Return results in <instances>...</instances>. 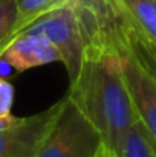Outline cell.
I'll return each mask as SVG.
<instances>
[{
    "label": "cell",
    "mask_w": 156,
    "mask_h": 157,
    "mask_svg": "<svg viewBox=\"0 0 156 157\" xmlns=\"http://www.w3.org/2000/svg\"><path fill=\"white\" fill-rule=\"evenodd\" d=\"M84 31V51L77 76L69 81L67 98L115 151L138 121L130 101L119 55L104 26L98 0H78Z\"/></svg>",
    "instance_id": "6da1fadb"
},
{
    "label": "cell",
    "mask_w": 156,
    "mask_h": 157,
    "mask_svg": "<svg viewBox=\"0 0 156 157\" xmlns=\"http://www.w3.org/2000/svg\"><path fill=\"white\" fill-rule=\"evenodd\" d=\"M22 34L48 38L61 55V63L66 67L69 81L77 76L84 51V31L78 0H66L58 8L40 15L25 28Z\"/></svg>",
    "instance_id": "7a4b0ae2"
},
{
    "label": "cell",
    "mask_w": 156,
    "mask_h": 157,
    "mask_svg": "<svg viewBox=\"0 0 156 157\" xmlns=\"http://www.w3.org/2000/svg\"><path fill=\"white\" fill-rule=\"evenodd\" d=\"M100 140L95 128L67 98L61 116L34 157H90Z\"/></svg>",
    "instance_id": "3957f363"
},
{
    "label": "cell",
    "mask_w": 156,
    "mask_h": 157,
    "mask_svg": "<svg viewBox=\"0 0 156 157\" xmlns=\"http://www.w3.org/2000/svg\"><path fill=\"white\" fill-rule=\"evenodd\" d=\"M98 3H100V9H101L107 34L119 55L122 78H124L130 101L133 105V110L136 113V117L142 124V127L147 130V133L153 139H156V76L149 69H146L138 61V58L127 49V46L110 31L104 18L101 2L98 0Z\"/></svg>",
    "instance_id": "277c9868"
},
{
    "label": "cell",
    "mask_w": 156,
    "mask_h": 157,
    "mask_svg": "<svg viewBox=\"0 0 156 157\" xmlns=\"http://www.w3.org/2000/svg\"><path fill=\"white\" fill-rule=\"evenodd\" d=\"M67 96L61 98L49 108L22 117L17 124L0 130V157H34L43 139L61 116Z\"/></svg>",
    "instance_id": "5b68a950"
},
{
    "label": "cell",
    "mask_w": 156,
    "mask_h": 157,
    "mask_svg": "<svg viewBox=\"0 0 156 157\" xmlns=\"http://www.w3.org/2000/svg\"><path fill=\"white\" fill-rule=\"evenodd\" d=\"M0 61L11 66L15 73L32 67L60 61L61 55L51 41L42 35L20 34L14 37L0 53Z\"/></svg>",
    "instance_id": "8992f818"
},
{
    "label": "cell",
    "mask_w": 156,
    "mask_h": 157,
    "mask_svg": "<svg viewBox=\"0 0 156 157\" xmlns=\"http://www.w3.org/2000/svg\"><path fill=\"white\" fill-rule=\"evenodd\" d=\"M144 38L156 46V0H107Z\"/></svg>",
    "instance_id": "52a82bcc"
},
{
    "label": "cell",
    "mask_w": 156,
    "mask_h": 157,
    "mask_svg": "<svg viewBox=\"0 0 156 157\" xmlns=\"http://www.w3.org/2000/svg\"><path fill=\"white\" fill-rule=\"evenodd\" d=\"M66 0H15L17 5V20L9 37V41L22 34L25 28H28L32 21H35L40 15L49 12L51 9L58 8ZM8 46V44H6Z\"/></svg>",
    "instance_id": "ba28073f"
},
{
    "label": "cell",
    "mask_w": 156,
    "mask_h": 157,
    "mask_svg": "<svg viewBox=\"0 0 156 157\" xmlns=\"http://www.w3.org/2000/svg\"><path fill=\"white\" fill-rule=\"evenodd\" d=\"M116 153L119 157H155L139 121H136L135 125L122 136L116 147Z\"/></svg>",
    "instance_id": "9c48e42d"
},
{
    "label": "cell",
    "mask_w": 156,
    "mask_h": 157,
    "mask_svg": "<svg viewBox=\"0 0 156 157\" xmlns=\"http://www.w3.org/2000/svg\"><path fill=\"white\" fill-rule=\"evenodd\" d=\"M17 20L15 0H0V53L9 43L14 25Z\"/></svg>",
    "instance_id": "30bf717a"
},
{
    "label": "cell",
    "mask_w": 156,
    "mask_h": 157,
    "mask_svg": "<svg viewBox=\"0 0 156 157\" xmlns=\"http://www.w3.org/2000/svg\"><path fill=\"white\" fill-rule=\"evenodd\" d=\"M14 104V87L9 81L0 78V116L11 114Z\"/></svg>",
    "instance_id": "8fae6325"
},
{
    "label": "cell",
    "mask_w": 156,
    "mask_h": 157,
    "mask_svg": "<svg viewBox=\"0 0 156 157\" xmlns=\"http://www.w3.org/2000/svg\"><path fill=\"white\" fill-rule=\"evenodd\" d=\"M90 157H119V156H118V153H116L110 145H107L106 142L100 140V144L97 145L95 151L92 153Z\"/></svg>",
    "instance_id": "7c38bea8"
},
{
    "label": "cell",
    "mask_w": 156,
    "mask_h": 157,
    "mask_svg": "<svg viewBox=\"0 0 156 157\" xmlns=\"http://www.w3.org/2000/svg\"><path fill=\"white\" fill-rule=\"evenodd\" d=\"M142 125V124H141ZM144 128V127H142ZM144 131H146V136H147V139H149V142H150V147H152V150H153V154H155V157H156V139H153L149 133H147V130L144 128Z\"/></svg>",
    "instance_id": "4fadbf2b"
}]
</instances>
